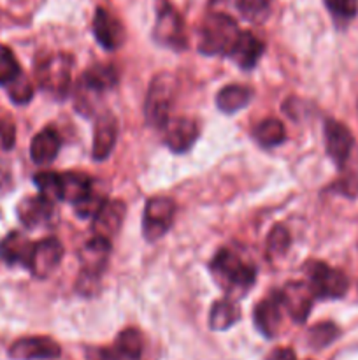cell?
<instances>
[{
    "instance_id": "cell-27",
    "label": "cell",
    "mask_w": 358,
    "mask_h": 360,
    "mask_svg": "<svg viewBox=\"0 0 358 360\" xmlns=\"http://www.w3.org/2000/svg\"><path fill=\"white\" fill-rule=\"evenodd\" d=\"M256 143L263 148H274L277 144H281L286 137V130H284V125L276 118H267L263 122H260L256 125L255 132Z\"/></svg>"
},
{
    "instance_id": "cell-8",
    "label": "cell",
    "mask_w": 358,
    "mask_h": 360,
    "mask_svg": "<svg viewBox=\"0 0 358 360\" xmlns=\"http://www.w3.org/2000/svg\"><path fill=\"white\" fill-rule=\"evenodd\" d=\"M154 41L165 48L183 49L186 48L185 25L178 11L168 2H160L157 13V23L153 28Z\"/></svg>"
},
{
    "instance_id": "cell-18",
    "label": "cell",
    "mask_w": 358,
    "mask_h": 360,
    "mask_svg": "<svg viewBox=\"0 0 358 360\" xmlns=\"http://www.w3.org/2000/svg\"><path fill=\"white\" fill-rule=\"evenodd\" d=\"M263 49H265V46H263V42L260 41L255 34H251V32H241L237 41H235L234 48L228 53V56H230L241 69L249 70L258 63L260 58H262Z\"/></svg>"
},
{
    "instance_id": "cell-13",
    "label": "cell",
    "mask_w": 358,
    "mask_h": 360,
    "mask_svg": "<svg viewBox=\"0 0 358 360\" xmlns=\"http://www.w3.org/2000/svg\"><path fill=\"white\" fill-rule=\"evenodd\" d=\"M283 304L277 292L260 301L253 311V322L265 338H276L283 322Z\"/></svg>"
},
{
    "instance_id": "cell-21",
    "label": "cell",
    "mask_w": 358,
    "mask_h": 360,
    "mask_svg": "<svg viewBox=\"0 0 358 360\" xmlns=\"http://www.w3.org/2000/svg\"><path fill=\"white\" fill-rule=\"evenodd\" d=\"M32 248H34V243L28 241L23 234H20V232H11L9 236H6L0 241V260L9 264V266L21 264V266L28 267Z\"/></svg>"
},
{
    "instance_id": "cell-38",
    "label": "cell",
    "mask_w": 358,
    "mask_h": 360,
    "mask_svg": "<svg viewBox=\"0 0 358 360\" xmlns=\"http://www.w3.org/2000/svg\"><path fill=\"white\" fill-rule=\"evenodd\" d=\"M267 360H297L295 357V352L291 348H276L269 354Z\"/></svg>"
},
{
    "instance_id": "cell-35",
    "label": "cell",
    "mask_w": 358,
    "mask_h": 360,
    "mask_svg": "<svg viewBox=\"0 0 358 360\" xmlns=\"http://www.w3.org/2000/svg\"><path fill=\"white\" fill-rule=\"evenodd\" d=\"M105 200L107 199H104L102 195H97V193L91 192L90 195H86L84 199H81L79 202L74 204V206H76V214L81 218H93Z\"/></svg>"
},
{
    "instance_id": "cell-4",
    "label": "cell",
    "mask_w": 358,
    "mask_h": 360,
    "mask_svg": "<svg viewBox=\"0 0 358 360\" xmlns=\"http://www.w3.org/2000/svg\"><path fill=\"white\" fill-rule=\"evenodd\" d=\"M109 255H111V241L102 239L95 236L91 241L81 250V273L77 288L83 294H91L95 292V287L100 281L102 273L107 267Z\"/></svg>"
},
{
    "instance_id": "cell-2",
    "label": "cell",
    "mask_w": 358,
    "mask_h": 360,
    "mask_svg": "<svg viewBox=\"0 0 358 360\" xmlns=\"http://www.w3.org/2000/svg\"><path fill=\"white\" fill-rule=\"evenodd\" d=\"M239 30L234 18L228 14L213 13L204 20L200 28L199 49L204 55H228L237 41Z\"/></svg>"
},
{
    "instance_id": "cell-12",
    "label": "cell",
    "mask_w": 358,
    "mask_h": 360,
    "mask_svg": "<svg viewBox=\"0 0 358 360\" xmlns=\"http://www.w3.org/2000/svg\"><path fill=\"white\" fill-rule=\"evenodd\" d=\"M60 345L44 336L21 338L9 348L11 359L14 360H49L60 357Z\"/></svg>"
},
{
    "instance_id": "cell-34",
    "label": "cell",
    "mask_w": 358,
    "mask_h": 360,
    "mask_svg": "<svg viewBox=\"0 0 358 360\" xmlns=\"http://www.w3.org/2000/svg\"><path fill=\"white\" fill-rule=\"evenodd\" d=\"M325 4L339 20H351L358 14V0H325Z\"/></svg>"
},
{
    "instance_id": "cell-37",
    "label": "cell",
    "mask_w": 358,
    "mask_h": 360,
    "mask_svg": "<svg viewBox=\"0 0 358 360\" xmlns=\"http://www.w3.org/2000/svg\"><path fill=\"white\" fill-rule=\"evenodd\" d=\"M88 360H119L114 348H88L86 350Z\"/></svg>"
},
{
    "instance_id": "cell-7",
    "label": "cell",
    "mask_w": 358,
    "mask_h": 360,
    "mask_svg": "<svg viewBox=\"0 0 358 360\" xmlns=\"http://www.w3.org/2000/svg\"><path fill=\"white\" fill-rule=\"evenodd\" d=\"M175 204L168 197H153L146 202L142 214V234L147 241H157L171 229Z\"/></svg>"
},
{
    "instance_id": "cell-11",
    "label": "cell",
    "mask_w": 358,
    "mask_h": 360,
    "mask_svg": "<svg viewBox=\"0 0 358 360\" xmlns=\"http://www.w3.org/2000/svg\"><path fill=\"white\" fill-rule=\"evenodd\" d=\"M325 146L326 153L337 164V167H344L350 158L351 150L354 146V137L346 125L337 120L325 122Z\"/></svg>"
},
{
    "instance_id": "cell-28",
    "label": "cell",
    "mask_w": 358,
    "mask_h": 360,
    "mask_svg": "<svg viewBox=\"0 0 358 360\" xmlns=\"http://www.w3.org/2000/svg\"><path fill=\"white\" fill-rule=\"evenodd\" d=\"M339 329H337L336 323L332 322H323L316 323L314 327H311L307 333V345L314 350H323L329 345H332L333 341L339 338Z\"/></svg>"
},
{
    "instance_id": "cell-31",
    "label": "cell",
    "mask_w": 358,
    "mask_h": 360,
    "mask_svg": "<svg viewBox=\"0 0 358 360\" xmlns=\"http://www.w3.org/2000/svg\"><path fill=\"white\" fill-rule=\"evenodd\" d=\"M290 232L284 227L277 225L270 231L269 239H267V253H269L270 259H276V257H283L284 253L290 248Z\"/></svg>"
},
{
    "instance_id": "cell-19",
    "label": "cell",
    "mask_w": 358,
    "mask_h": 360,
    "mask_svg": "<svg viewBox=\"0 0 358 360\" xmlns=\"http://www.w3.org/2000/svg\"><path fill=\"white\" fill-rule=\"evenodd\" d=\"M53 207H55V202L39 193V195L27 197V199L21 200L18 204L16 213L25 227L35 229L46 224L53 217Z\"/></svg>"
},
{
    "instance_id": "cell-9",
    "label": "cell",
    "mask_w": 358,
    "mask_h": 360,
    "mask_svg": "<svg viewBox=\"0 0 358 360\" xmlns=\"http://www.w3.org/2000/svg\"><path fill=\"white\" fill-rule=\"evenodd\" d=\"M63 259V245L56 238H46L42 241L35 243L32 248L30 260H28V269L32 271L35 278L51 276L60 266Z\"/></svg>"
},
{
    "instance_id": "cell-3",
    "label": "cell",
    "mask_w": 358,
    "mask_h": 360,
    "mask_svg": "<svg viewBox=\"0 0 358 360\" xmlns=\"http://www.w3.org/2000/svg\"><path fill=\"white\" fill-rule=\"evenodd\" d=\"M178 94V79L171 72H160L151 79L144 104V115L153 127H165Z\"/></svg>"
},
{
    "instance_id": "cell-22",
    "label": "cell",
    "mask_w": 358,
    "mask_h": 360,
    "mask_svg": "<svg viewBox=\"0 0 358 360\" xmlns=\"http://www.w3.org/2000/svg\"><path fill=\"white\" fill-rule=\"evenodd\" d=\"M118 83V70L107 63H97L91 65L86 72L83 74V84L90 91L100 94V91L111 90Z\"/></svg>"
},
{
    "instance_id": "cell-16",
    "label": "cell",
    "mask_w": 358,
    "mask_h": 360,
    "mask_svg": "<svg viewBox=\"0 0 358 360\" xmlns=\"http://www.w3.org/2000/svg\"><path fill=\"white\" fill-rule=\"evenodd\" d=\"M165 129V144L174 153H186L199 137V125L190 118L168 120Z\"/></svg>"
},
{
    "instance_id": "cell-24",
    "label": "cell",
    "mask_w": 358,
    "mask_h": 360,
    "mask_svg": "<svg viewBox=\"0 0 358 360\" xmlns=\"http://www.w3.org/2000/svg\"><path fill=\"white\" fill-rule=\"evenodd\" d=\"M251 90L246 86H241V84H228V86L221 88L216 95V105L221 112H227V115H232V112L241 111L242 108L249 104L251 101Z\"/></svg>"
},
{
    "instance_id": "cell-10",
    "label": "cell",
    "mask_w": 358,
    "mask_h": 360,
    "mask_svg": "<svg viewBox=\"0 0 358 360\" xmlns=\"http://www.w3.org/2000/svg\"><path fill=\"white\" fill-rule=\"evenodd\" d=\"M281 299L283 309L291 316V320L297 323H302L307 320L311 313L312 302H314V294H312L309 283L304 281H293L288 283L283 290L277 292Z\"/></svg>"
},
{
    "instance_id": "cell-30",
    "label": "cell",
    "mask_w": 358,
    "mask_h": 360,
    "mask_svg": "<svg viewBox=\"0 0 358 360\" xmlns=\"http://www.w3.org/2000/svg\"><path fill=\"white\" fill-rule=\"evenodd\" d=\"M20 74V63H18L14 53L11 51L7 46L0 44V84H2V86H7V84L13 83Z\"/></svg>"
},
{
    "instance_id": "cell-36",
    "label": "cell",
    "mask_w": 358,
    "mask_h": 360,
    "mask_svg": "<svg viewBox=\"0 0 358 360\" xmlns=\"http://www.w3.org/2000/svg\"><path fill=\"white\" fill-rule=\"evenodd\" d=\"M14 139H16V129L14 123L9 118L0 116V148L4 150H11L14 146Z\"/></svg>"
},
{
    "instance_id": "cell-20",
    "label": "cell",
    "mask_w": 358,
    "mask_h": 360,
    "mask_svg": "<svg viewBox=\"0 0 358 360\" xmlns=\"http://www.w3.org/2000/svg\"><path fill=\"white\" fill-rule=\"evenodd\" d=\"M60 146H62V139L60 134L56 132L53 127H46L42 129L37 136L32 139L30 144V157L37 165L51 164L58 155Z\"/></svg>"
},
{
    "instance_id": "cell-32",
    "label": "cell",
    "mask_w": 358,
    "mask_h": 360,
    "mask_svg": "<svg viewBox=\"0 0 358 360\" xmlns=\"http://www.w3.org/2000/svg\"><path fill=\"white\" fill-rule=\"evenodd\" d=\"M237 7L246 20L260 21L269 13L270 0H239Z\"/></svg>"
},
{
    "instance_id": "cell-17",
    "label": "cell",
    "mask_w": 358,
    "mask_h": 360,
    "mask_svg": "<svg viewBox=\"0 0 358 360\" xmlns=\"http://www.w3.org/2000/svg\"><path fill=\"white\" fill-rule=\"evenodd\" d=\"M118 137V122L114 115L104 112L97 118L93 130V158L95 160H105L111 155L112 148Z\"/></svg>"
},
{
    "instance_id": "cell-15",
    "label": "cell",
    "mask_w": 358,
    "mask_h": 360,
    "mask_svg": "<svg viewBox=\"0 0 358 360\" xmlns=\"http://www.w3.org/2000/svg\"><path fill=\"white\" fill-rule=\"evenodd\" d=\"M123 217H125V204L121 200H105L97 214L91 218L93 220L91 231L97 238L111 241L121 229Z\"/></svg>"
},
{
    "instance_id": "cell-40",
    "label": "cell",
    "mask_w": 358,
    "mask_h": 360,
    "mask_svg": "<svg viewBox=\"0 0 358 360\" xmlns=\"http://www.w3.org/2000/svg\"><path fill=\"white\" fill-rule=\"evenodd\" d=\"M307 360H311V359H307Z\"/></svg>"
},
{
    "instance_id": "cell-25",
    "label": "cell",
    "mask_w": 358,
    "mask_h": 360,
    "mask_svg": "<svg viewBox=\"0 0 358 360\" xmlns=\"http://www.w3.org/2000/svg\"><path fill=\"white\" fill-rule=\"evenodd\" d=\"M62 176V200L76 204L91 193L90 176L81 172H65Z\"/></svg>"
},
{
    "instance_id": "cell-33",
    "label": "cell",
    "mask_w": 358,
    "mask_h": 360,
    "mask_svg": "<svg viewBox=\"0 0 358 360\" xmlns=\"http://www.w3.org/2000/svg\"><path fill=\"white\" fill-rule=\"evenodd\" d=\"M7 88H9L11 101L16 102V104H27L32 98V95H34L32 83L23 76V74H20L13 83L7 84Z\"/></svg>"
},
{
    "instance_id": "cell-39",
    "label": "cell",
    "mask_w": 358,
    "mask_h": 360,
    "mask_svg": "<svg viewBox=\"0 0 358 360\" xmlns=\"http://www.w3.org/2000/svg\"><path fill=\"white\" fill-rule=\"evenodd\" d=\"M211 4H218V2H225V0H209Z\"/></svg>"
},
{
    "instance_id": "cell-1",
    "label": "cell",
    "mask_w": 358,
    "mask_h": 360,
    "mask_svg": "<svg viewBox=\"0 0 358 360\" xmlns=\"http://www.w3.org/2000/svg\"><path fill=\"white\" fill-rule=\"evenodd\" d=\"M211 274L214 281L225 290L230 299L242 297L255 285L256 269L246 264L237 253L230 250H220L211 260Z\"/></svg>"
},
{
    "instance_id": "cell-23",
    "label": "cell",
    "mask_w": 358,
    "mask_h": 360,
    "mask_svg": "<svg viewBox=\"0 0 358 360\" xmlns=\"http://www.w3.org/2000/svg\"><path fill=\"white\" fill-rule=\"evenodd\" d=\"M239 320H241V308H239L234 299H221V301L214 302L213 308H211L209 327L213 330L230 329Z\"/></svg>"
},
{
    "instance_id": "cell-6",
    "label": "cell",
    "mask_w": 358,
    "mask_h": 360,
    "mask_svg": "<svg viewBox=\"0 0 358 360\" xmlns=\"http://www.w3.org/2000/svg\"><path fill=\"white\" fill-rule=\"evenodd\" d=\"M307 274L309 287L316 299H340L350 287L346 274L326 266L325 262H312L307 267Z\"/></svg>"
},
{
    "instance_id": "cell-14",
    "label": "cell",
    "mask_w": 358,
    "mask_h": 360,
    "mask_svg": "<svg viewBox=\"0 0 358 360\" xmlns=\"http://www.w3.org/2000/svg\"><path fill=\"white\" fill-rule=\"evenodd\" d=\"M93 34L98 44L102 48L109 49V51L118 49L123 44V41H125V28H123L121 21L112 13L102 9V7L95 11Z\"/></svg>"
},
{
    "instance_id": "cell-26",
    "label": "cell",
    "mask_w": 358,
    "mask_h": 360,
    "mask_svg": "<svg viewBox=\"0 0 358 360\" xmlns=\"http://www.w3.org/2000/svg\"><path fill=\"white\" fill-rule=\"evenodd\" d=\"M114 352L118 354L119 360L128 359V360H137L142 355L144 341L142 334L137 329H125L118 334L114 343Z\"/></svg>"
},
{
    "instance_id": "cell-5",
    "label": "cell",
    "mask_w": 358,
    "mask_h": 360,
    "mask_svg": "<svg viewBox=\"0 0 358 360\" xmlns=\"http://www.w3.org/2000/svg\"><path fill=\"white\" fill-rule=\"evenodd\" d=\"M72 76V58L67 55H53L46 58L37 69L39 84L53 97L63 98L69 94Z\"/></svg>"
},
{
    "instance_id": "cell-29",
    "label": "cell",
    "mask_w": 358,
    "mask_h": 360,
    "mask_svg": "<svg viewBox=\"0 0 358 360\" xmlns=\"http://www.w3.org/2000/svg\"><path fill=\"white\" fill-rule=\"evenodd\" d=\"M34 183L39 188V193L44 195L46 199L53 200H62V176L56 172H39L34 176Z\"/></svg>"
}]
</instances>
